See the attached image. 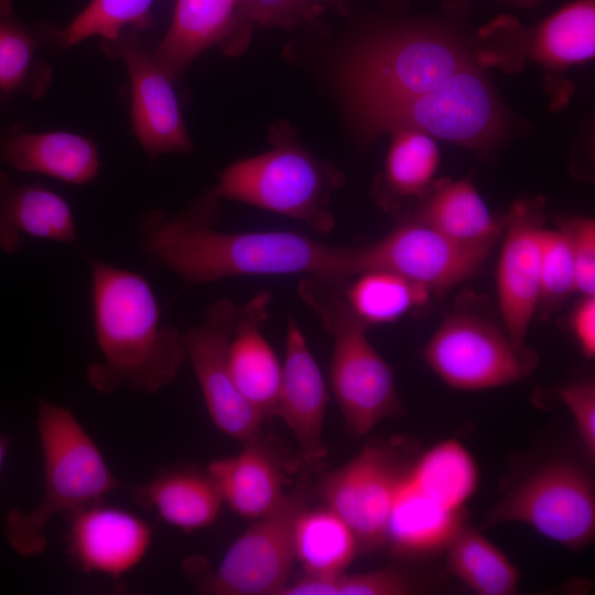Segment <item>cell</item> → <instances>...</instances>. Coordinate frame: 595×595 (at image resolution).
I'll use <instances>...</instances> for the list:
<instances>
[{
	"instance_id": "cell-11",
	"label": "cell",
	"mask_w": 595,
	"mask_h": 595,
	"mask_svg": "<svg viewBox=\"0 0 595 595\" xmlns=\"http://www.w3.org/2000/svg\"><path fill=\"white\" fill-rule=\"evenodd\" d=\"M423 357L446 385L466 391L517 382L537 366V359L520 353L505 331L467 313L447 316L424 346Z\"/></svg>"
},
{
	"instance_id": "cell-31",
	"label": "cell",
	"mask_w": 595,
	"mask_h": 595,
	"mask_svg": "<svg viewBox=\"0 0 595 595\" xmlns=\"http://www.w3.org/2000/svg\"><path fill=\"white\" fill-rule=\"evenodd\" d=\"M391 133L379 184L383 190L379 193V202L388 207L393 197L423 194L431 185L440 163L439 149L431 136L411 128H399Z\"/></svg>"
},
{
	"instance_id": "cell-17",
	"label": "cell",
	"mask_w": 595,
	"mask_h": 595,
	"mask_svg": "<svg viewBox=\"0 0 595 595\" xmlns=\"http://www.w3.org/2000/svg\"><path fill=\"white\" fill-rule=\"evenodd\" d=\"M328 392L296 320L286 323L285 354L277 404V415L291 430L309 468L321 465L327 455L323 425Z\"/></svg>"
},
{
	"instance_id": "cell-27",
	"label": "cell",
	"mask_w": 595,
	"mask_h": 595,
	"mask_svg": "<svg viewBox=\"0 0 595 595\" xmlns=\"http://www.w3.org/2000/svg\"><path fill=\"white\" fill-rule=\"evenodd\" d=\"M293 540L295 560L307 574L343 573L360 551L353 530L325 506H307L302 510L295 521Z\"/></svg>"
},
{
	"instance_id": "cell-3",
	"label": "cell",
	"mask_w": 595,
	"mask_h": 595,
	"mask_svg": "<svg viewBox=\"0 0 595 595\" xmlns=\"http://www.w3.org/2000/svg\"><path fill=\"white\" fill-rule=\"evenodd\" d=\"M36 426L43 453V495L31 511L13 508L4 523L7 540L21 556L44 553V531L55 515L98 502L123 487L69 409L37 397Z\"/></svg>"
},
{
	"instance_id": "cell-34",
	"label": "cell",
	"mask_w": 595,
	"mask_h": 595,
	"mask_svg": "<svg viewBox=\"0 0 595 595\" xmlns=\"http://www.w3.org/2000/svg\"><path fill=\"white\" fill-rule=\"evenodd\" d=\"M575 292V268L566 232L544 228L541 236L538 310L549 315Z\"/></svg>"
},
{
	"instance_id": "cell-6",
	"label": "cell",
	"mask_w": 595,
	"mask_h": 595,
	"mask_svg": "<svg viewBox=\"0 0 595 595\" xmlns=\"http://www.w3.org/2000/svg\"><path fill=\"white\" fill-rule=\"evenodd\" d=\"M473 64L459 44L439 31L412 29L368 43L351 58L346 83L358 108L434 89Z\"/></svg>"
},
{
	"instance_id": "cell-28",
	"label": "cell",
	"mask_w": 595,
	"mask_h": 595,
	"mask_svg": "<svg viewBox=\"0 0 595 595\" xmlns=\"http://www.w3.org/2000/svg\"><path fill=\"white\" fill-rule=\"evenodd\" d=\"M452 575L479 595H511L519 572L508 556L465 523L444 550Z\"/></svg>"
},
{
	"instance_id": "cell-30",
	"label": "cell",
	"mask_w": 595,
	"mask_h": 595,
	"mask_svg": "<svg viewBox=\"0 0 595 595\" xmlns=\"http://www.w3.org/2000/svg\"><path fill=\"white\" fill-rule=\"evenodd\" d=\"M346 282L345 296L367 326L389 324L424 306L432 293L419 283L388 271H367Z\"/></svg>"
},
{
	"instance_id": "cell-8",
	"label": "cell",
	"mask_w": 595,
	"mask_h": 595,
	"mask_svg": "<svg viewBox=\"0 0 595 595\" xmlns=\"http://www.w3.org/2000/svg\"><path fill=\"white\" fill-rule=\"evenodd\" d=\"M313 486L304 469L282 500L230 545L215 571L197 580L209 595H279L289 583L294 554V526L312 499Z\"/></svg>"
},
{
	"instance_id": "cell-23",
	"label": "cell",
	"mask_w": 595,
	"mask_h": 595,
	"mask_svg": "<svg viewBox=\"0 0 595 595\" xmlns=\"http://www.w3.org/2000/svg\"><path fill=\"white\" fill-rule=\"evenodd\" d=\"M407 473L390 510L385 547L403 559L444 552L466 523L465 510L448 508L428 496L409 480Z\"/></svg>"
},
{
	"instance_id": "cell-19",
	"label": "cell",
	"mask_w": 595,
	"mask_h": 595,
	"mask_svg": "<svg viewBox=\"0 0 595 595\" xmlns=\"http://www.w3.org/2000/svg\"><path fill=\"white\" fill-rule=\"evenodd\" d=\"M285 468L278 446L261 433L244 442L237 455L215 459L207 467L223 501L239 516L253 520L284 497Z\"/></svg>"
},
{
	"instance_id": "cell-4",
	"label": "cell",
	"mask_w": 595,
	"mask_h": 595,
	"mask_svg": "<svg viewBox=\"0 0 595 595\" xmlns=\"http://www.w3.org/2000/svg\"><path fill=\"white\" fill-rule=\"evenodd\" d=\"M348 280L304 275L298 292L333 338L331 388L348 432L361 436L383 419L401 415L403 407L391 367L372 346L368 327L346 300Z\"/></svg>"
},
{
	"instance_id": "cell-16",
	"label": "cell",
	"mask_w": 595,
	"mask_h": 595,
	"mask_svg": "<svg viewBox=\"0 0 595 595\" xmlns=\"http://www.w3.org/2000/svg\"><path fill=\"white\" fill-rule=\"evenodd\" d=\"M68 552L86 573L119 577L147 555L152 529L139 516L98 502L66 513Z\"/></svg>"
},
{
	"instance_id": "cell-1",
	"label": "cell",
	"mask_w": 595,
	"mask_h": 595,
	"mask_svg": "<svg viewBox=\"0 0 595 595\" xmlns=\"http://www.w3.org/2000/svg\"><path fill=\"white\" fill-rule=\"evenodd\" d=\"M218 201L212 191L174 215L145 212L138 223L140 248L154 262L196 285L244 275L350 279L349 246L292 231H220L214 227Z\"/></svg>"
},
{
	"instance_id": "cell-9",
	"label": "cell",
	"mask_w": 595,
	"mask_h": 595,
	"mask_svg": "<svg viewBox=\"0 0 595 595\" xmlns=\"http://www.w3.org/2000/svg\"><path fill=\"white\" fill-rule=\"evenodd\" d=\"M524 523L571 550L582 549L595 536V488L580 465L548 463L516 486L484 517L483 528Z\"/></svg>"
},
{
	"instance_id": "cell-18",
	"label": "cell",
	"mask_w": 595,
	"mask_h": 595,
	"mask_svg": "<svg viewBox=\"0 0 595 595\" xmlns=\"http://www.w3.org/2000/svg\"><path fill=\"white\" fill-rule=\"evenodd\" d=\"M271 294L259 292L238 306L227 348L230 376L241 396L266 419L277 415L282 364L262 333Z\"/></svg>"
},
{
	"instance_id": "cell-5",
	"label": "cell",
	"mask_w": 595,
	"mask_h": 595,
	"mask_svg": "<svg viewBox=\"0 0 595 595\" xmlns=\"http://www.w3.org/2000/svg\"><path fill=\"white\" fill-rule=\"evenodd\" d=\"M274 137L269 151L227 166L214 194L329 232L335 226L331 197L344 182L342 173L280 132Z\"/></svg>"
},
{
	"instance_id": "cell-21",
	"label": "cell",
	"mask_w": 595,
	"mask_h": 595,
	"mask_svg": "<svg viewBox=\"0 0 595 595\" xmlns=\"http://www.w3.org/2000/svg\"><path fill=\"white\" fill-rule=\"evenodd\" d=\"M71 244L77 238L74 214L56 192L39 184H19L0 171V250L19 252L24 237Z\"/></svg>"
},
{
	"instance_id": "cell-35",
	"label": "cell",
	"mask_w": 595,
	"mask_h": 595,
	"mask_svg": "<svg viewBox=\"0 0 595 595\" xmlns=\"http://www.w3.org/2000/svg\"><path fill=\"white\" fill-rule=\"evenodd\" d=\"M424 589V582L420 577L400 567L326 576L327 595H409Z\"/></svg>"
},
{
	"instance_id": "cell-36",
	"label": "cell",
	"mask_w": 595,
	"mask_h": 595,
	"mask_svg": "<svg viewBox=\"0 0 595 595\" xmlns=\"http://www.w3.org/2000/svg\"><path fill=\"white\" fill-rule=\"evenodd\" d=\"M312 0H241L235 33L225 52L241 51L248 37L247 25L291 28L311 13Z\"/></svg>"
},
{
	"instance_id": "cell-2",
	"label": "cell",
	"mask_w": 595,
	"mask_h": 595,
	"mask_svg": "<svg viewBox=\"0 0 595 595\" xmlns=\"http://www.w3.org/2000/svg\"><path fill=\"white\" fill-rule=\"evenodd\" d=\"M95 336L101 359L85 376L102 394L127 389L156 393L187 359L183 332L161 318L156 296L140 273L88 258Z\"/></svg>"
},
{
	"instance_id": "cell-29",
	"label": "cell",
	"mask_w": 595,
	"mask_h": 595,
	"mask_svg": "<svg viewBox=\"0 0 595 595\" xmlns=\"http://www.w3.org/2000/svg\"><path fill=\"white\" fill-rule=\"evenodd\" d=\"M407 476L421 491L456 510H465L478 485L474 457L455 440L442 441L424 452L409 466Z\"/></svg>"
},
{
	"instance_id": "cell-24",
	"label": "cell",
	"mask_w": 595,
	"mask_h": 595,
	"mask_svg": "<svg viewBox=\"0 0 595 595\" xmlns=\"http://www.w3.org/2000/svg\"><path fill=\"white\" fill-rule=\"evenodd\" d=\"M130 493L142 509L156 511L163 521L186 532L213 524L224 502L208 469L190 466L161 470L130 487Z\"/></svg>"
},
{
	"instance_id": "cell-12",
	"label": "cell",
	"mask_w": 595,
	"mask_h": 595,
	"mask_svg": "<svg viewBox=\"0 0 595 595\" xmlns=\"http://www.w3.org/2000/svg\"><path fill=\"white\" fill-rule=\"evenodd\" d=\"M408 468L397 445L372 442L317 483L323 506L348 524L360 551L385 547L390 510Z\"/></svg>"
},
{
	"instance_id": "cell-7",
	"label": "cell",
	"mask_w": 595,
	"mask_h": 595,
	"mask_svg": "<svg viewBox=\"0 0 595 595\" xmlns=\"http://www.w3.org/2000/svg\"><path fill=\"white\" fill-rule=\"evenodd\" d=\"M359 110L371 134L411 128L474 148L491 141L501 125L494 90L474 64L424 94Z\"/></svg>"
},
{
	"instance_id": "cell-38",
	"label": "cell",
	"mask_w": 595,
	"mask_h": 595,
	"mask_svg": "<svg viewBox=\"0 0 595 595\" xmlns=\"http://www.w3.org/2000/svg\"><path fill=\"white\" fill-rule=\"evenodd\" d=\"M559 396L574 419L575 428L589 461L595 458V383L591 378L573 381Z\"/></svg>"
},
{
	"instance_id": "cell-37",
	"label": "cell",
	"mask_w": 595,
	"mask_h": 595,
	"mask_svg": "<svg viewBox=\"0 0 595 595\" xmlns=\"http://www.w3.org/2000/svg\"><path fill=\"white\" fill-rule=\"evenodd\" d=\"M567 235L574 268L575 292L595 295V223L591 218L569 219L561 227Z\"/></svg>"
},
{
	"instance_id": "cell-13",
	"label": "cell",
	"mask_w": 595,
	"mask_h": 595,
	"mask_svg": "<svg viewBox=\"0 0 595 595\" xmlns=\"http://www.w3.org/2000/svg\"><path fill=\"white\" fill-rule=\"evenodd\" d=\"M237 311L232 300L220 299L183 337L212 422L225 435L246 442L261 433L264 418L241 396L228 369L227 348Z\"/></svg>"
},
{
	"instance_id": "cell-40",
	"label": "cell",
	"mask_w": 595,
	"mask_h": 595,
	"mask_svg": "<svg viewBox=\"0 0 595 595\" xmlns=\"http://www.w3.org/2000/svg\"><path fill=\"white\" fill-rule=\"evenodd\" d=\"M10 442L11 439L9 436L0 433V468L3 464Z\"/></svg>"
},
{
	"instance_id": "cell-26",
	"label": "cell",
	"mask_w": 595,
	"mask_h": 595,
	"mask_svg": "<svg viewBox=\"0 0 595 595\" xmlns=\"http://www.w3.org/2000/svg\"><path fill=\"white\" fill-rule=\"evenodd\" d=\"M414 218L458 245L491 248L507 221L490 213L467 180L437 184Z\"/></svg>"
},
{
	"instance_id": "cell-41",
	"label": "cell",
	"mask_w": 595,
	"mask_h": 595,
	"mask_svg": "<svg viewBox=\"0 0 595 595\" xmlns=\"http://www.w3.org/2000/svg\"><path fill=\"white\" fill-rule=\"evenodd\" d=\"M518 7H533L539 4L543 0H505Z\"/></svg>"
},
{
	"instance_id": "cell-39",
	"label": "cell",
	"mask_w": 595,
	"mask_h": 595,
	"mask_svg": "<svg viewBox=\"0 0 595 595\" xmlns=\"http://www.w3.org/2000/svg\"><path fill=\"white\" fill-rule=\"evenodd\" d=\"M574 338L588 359L595 356V295H583L571 315Z\"/></svg>"
},
{
	"instance_id": "cell-25",
	"label": "cell",
	"mask_w": 595,
	"mask_h": 595,
	"mask_svg": "<svg viewBox=\"0 0 595 595\" xmlns=\"http://www.w3.org/2000/svg\"><path fill=\"white\" fill-rule=\"evenodd\" d=\"M62 48L60 28L22 22L8 0H0V96L39 99L52 82L45 52Z\"/></svg>"
},
{
	"instance_id": "cell-15",
	"label": "cell",
	"mask_w": 595,
	"mask_h": 595,
	"mask_svg": "<svg viewBox=\"0 0 595 595\" xmlns=\"http://www.w3.org/2000/svg\"><path fill=\"white\" fill-rule=\"evenodd\" d=\"M543 229L538 205L515 204L507 216L496 274L505 332L520 353L536 359L526 337L538 312Z\"/></svg>"
},
{
	"instance_id": "cell-20",
	"label": "cell",
	"mask_w": 595,
	"mask_h": 595,
	"mask_svg": "<svg viewBox=\"0 0 595 595\" xmlns=\"http://www.w3.org/2000/svg\"><path fill=\"white\" fill-rule=\"evenodd\" d=\"M0 166L83 185L98 175L100 156L88 138L66 131L0 128Z\"/></svg>"
},
{
	"instance_id": "cell-32",
	"label": "cell",
	"mask_w": 595,
	"mask_h": 595,
	"mask_svg": "<svg viewBox=\"0 0 595 595\" xmlns=\"http://www.w3.org/2000/svg\"><path fill=\"white\" fill-rule=\"evenodd\" d=\"M533 34V52L547 64L565 66L592 58L595 53L594 0H576L564 6Z\"/></svg>"
},
{
	"instance_id": "cell-33",
	"label": "cell",
	"mask_w": 595,
	"mask_h": 595,
	"mask_svg": "<svg viewBox=\"0 0 595 595\" xmlns=\"http://www.w3.org/2000/svg\"><path fill=\"white\" fill-rule=\"evenodd\" d=\"M154 0H91L65 28H60L62 48L91 36L108 40L120 33L149 26Z\"/></svg>"
},
{
	"instance_id": "cell-22",
	"label": "cell",
	"mask_w": 595,
	"mask_h": 595,
	"mask_svg": "<svg viewBox=\"0 0 595 595\" xmlns=\"http://www.w3.org/2000/svg\"><path fill=\"white\" fill-rule=\"evenodd\" d=\"M241 0H176L170 26L153 48L156 62L175 82L206 50L225 51L238 22Z\"/></svg>"
},
{
	"instance_id": "cell-10",
	"label": "cell",
	"mask_w": 595,
	"mask_h": 595,
	"mask_svg": "<svg viewBox=\"0 0 595 595\" xmlns=\"http://www.w3.org/2000/svg\"><path fill=\"white\" fill-rule=\"evenodd\" d=\"M491 249L458 245L410 218L371 244L350 246V274L388 271L441 295L475 277Z\"/></svg>"
},
{
	"instance_id": "cell-14",
	"label": "cell",
	"mask_w": 595,
	"mask_h": 595,
	"mask_svg": "<svg viewBox=\"0 0 595 595\" xmlns=\"http://www.w3.org/2000/svg\"><path fill=\"white\" fill-rule=\"evenodd\" d=\"M101 48L126 67L131 89V122L134 136L150 156L188 153L193 149L173 80L156 62L136 31L101 40Z\"/></svg>"
}]
</instances>
